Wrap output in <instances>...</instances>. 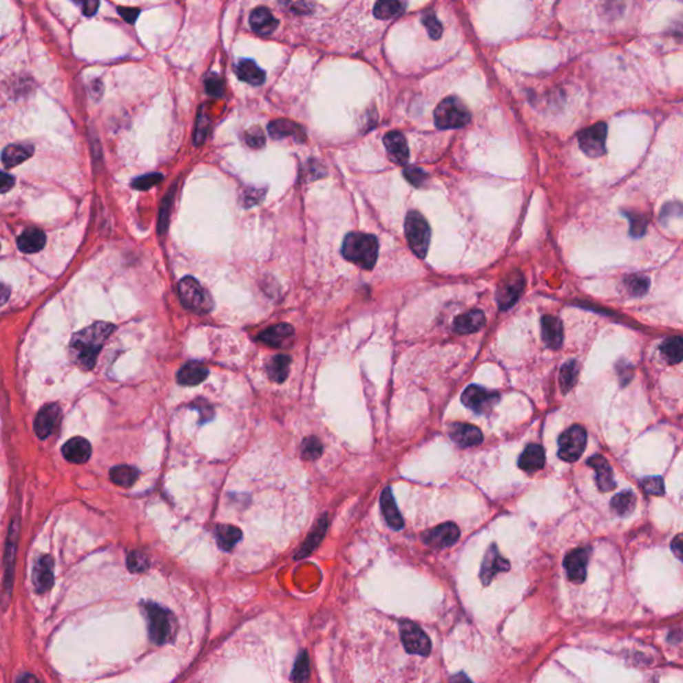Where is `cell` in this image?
I'll list each match as a JSON object with an SVG mask.
<instances>
[{
	"instance_id": "6da1fadb",
	"label": "cell",
	"mask_w": 683,
	"mask_h": 683,
	"mask_svg": "<svg viewBox=\"0 0 683 683\" xmlns=\"http://www.w3.org/2000/svg\"><path fill=\"white\" fill-rule=\"evenodd\" d=\"M115 326L106 322H96L83 330L75 333L70 342V355L75 364L85 370H91Z\"/></svg>"
},
{
	"instance_id": "7a4b0ae2",
	"label": "cell",
	"mask_w": 683,
	"mask_h": 683,
	"mask_svg": "<svg viewBox=\"0 0 683 683\" xmlns=\"http://www.w3.org/2000/svg\"><path fill=\"white\" fill-rule=\"evenodd\" d=\"M378 239L374 235L363 233H350L344 238L342 246L343 256L362 267L364 270H371L378 259Z\"/></svg>"
},
{
	"instance_id": "3957f363",
	"label": "cell",
	"mask_w": 683,
	"mask_h": 683,
	"mask_svg": "<svg viewBox=\"0 0 683 683\" xmlns=\"http://www.w3.org/2000/svg\"><path fill=\"white\" fill-rule=\"evenodd\" d=\"M182 304L198 314L209 313L213 308V299L203 286L192 277H183L178 284Z\"/></svg>"
},
{
	"instance_id": "277c9868",
	"label": "cell",
	"mask_w": 683,
	"mask_h": 683,
	"mask_svg": "<svg viewBox=\"0 0 683 683\" xmlns=\"http://www.w3.org/2000/svg\"><path fill=\"white\" fill-rule=\"evenodd\" d=\"M470 118L467 107L455 96H448L435 109V126L441 129L465 127Z\"/></svg>"
},
{
	"instance_id": "5b68a950",
	"label": "cell",
	"mask_w": 683,
	"mask_h": 683,
	"mask_svg": "<svg viewBox=\"0 0 683 683\" xmlns=\"http://www.w3.org/2000/svg\"><path fill=\"white\" fill-rule=\"evenodd\" d=\"M405 233L412 253L419 258H425L430 244V226L422 213L417 211L407 213Z\"/></svg>"
},
{
	"instance_id": "8992f818",
	"label": "cell",
	"mask_w": 683,
	"mask_h": 683,
	"mask_svg": "<svg viewBox=\"0 0 683 683\" xmlns=\"http://www.w3.org/2000/svg\"><path fill=\"white\" fill-rule=\"evenodd\" d=\"M587 443V432L582 426H571L559 437V458L576 462L583 454Z\"/></svg>"
},
{
	"instance_id": "52a82bcc",
	"label": "cell",
	"mask_w": 683,
	"mask_h": 683,
	"mask_svg": "<svg viewBox=\"0 0 683 683\" xmlns=\"http://www.w3.org/2000/svg\"><path fill=\"white\" fill-rule=\"evenodd\" d=\"M525 287V277L519 270L512 271L503 277L496 288V303L501 310H509L521 297Z\"/></svg>"
},
{
	"instance_id": "ba28073f",
	"label": "cell",
	"mask_w": 683,
	"mask_h": 683,
	"mask_svg": "<svg viewBox=\"0 0 683 683\" xmlns=\"http://www.w3.org/2000/svg\"><path fill=\"white\" fill-rule=\"evenodd\" d=\"M501 397L498 392L487 391L481 386H469L462 394V403L476 414H485L498 405Z\"/></svg>"
},
{
	"instance_id": "9c48e42d",
	"label": "cell",
	"mask_w": 683,
	"mask_h": 683,
	"mask_svg": "<svg viewBox=\"0 0 683 683\" xmlns=\"http://www.w3.org/2000/svg\"><path fill=\"white\" fill-rule=\"evenodd\" d=\"M607 127L605 123H597L582 131L578 136L579 146L590 158H599L606 152Z\"/></svg>"
},
{
	"instance_id": "30bf717a",
	"label": "cell",
	"mask_w": 683,
	"mask_h": 683,
	"mask_svg": "<svg viewBox=\"0 0 683 683\" xmlns=\"http://www.w3.org/2000/svg\"><path fill=\"white\" fill-rule=\"evenodd\" d=\"M147 618H149V637L158 644L165 643L170 638L172 633L171 619L169 613L158 606L147 607Z\"/></svg>"
},
{
	"instance_id": "8fae6325",
	"label": "cell",
	"mask_w": 683,
	"mask_h": 683,
	"mask_svg": "<svg viewBox=\"0 0 683 683\" xmlns=\"http://www.w3.org/2000/svg\"><path fill=\"white\" fill-rule=\"evenodd\" d=\"M459 535H461V532H459L458 526L448 522V523L439 525V526L434 527L432 530L427 532L423 535V540L430 547L441 550V549H446V547L452 546L459 539Z\"/></svg>"
},
{
	"instance_id": "7c38bea8",
	"label": "cell",
	"mask_w": 683,
	"mask_h": 683,
	"mask_svg": "<svg viewBox=\"0 0 683 683\" xmlns=\"http://www.w3.org/2000/svg\"><path fill=\"white\" fill-rule=\"evenodd\" d=\"M62 411L56 403L44 406L35 419V432L41 439L48 438L61 423Z\"/></svg>"
},
{
	"instance_id": "4fadbf2b",
	"label": "cell",
	"mask_w": 683,
	"mask_h": 683,
	"mask_svg": "<svg viewBox=\"0 0 683 683\" xmlns=\"http://www.w3.org/2000/svg\"><path fill=\"white\" fill-rule=\"evenodd\" d=\"M450 438L461 448H471L483 442V434L478 427L455 422L448 426Z\"/></svg>"
},
{
	"instance_id": "5bb4252c",
	"label": "cell",
	"mask_w": 683,
	"mask_h": 683,
	"mask_svg": "<svg viewBox=\"0 0 683 683\" xmlns=\"http://www.w3.org/2000/svg\"><path fill=\"white\" fill-rule=\"evenodd\" d=\"M589 556V549H576L565 558V569L570 580L576 583H582L585 580Z\"/></svg>"
},
{
	"instance_id": "9a60e30c",
	"label": "cell",
	"mask_w": 683,
	"mask_h": 683,
	"mask_svg": "<svg viewBox=\"0 0 683 683\" xmlns=\"http://www.w3.org/2000/svg\"><path fill=\"white\" fill-rule=\"evenodd\" d=\"M294 328L288 323H279L267 330H264L259 337L258 341L270 346V347H286L288 346L294 339Z\"/></svg>"
},
{
	"instance_id": "2e32d148",
	"label": "cell",
	"mask_w": 683,
	"mask_h": 683,
	"mask_svg": "<svg viewBox=\"0 0 683 683\" xmlns=\"http://www.w3.org/2000/svg\"><path fill=\"white\" fill-rule=\"evenodd\" d=\"M587 465L596 470V474H597V486L599 491L607 492V491H611L616 489V481H614V476H613V469H611L610 463L607 462V459L605 456H602L599 454L598 455H593L591 458H589Z\"/></svg>"
},
{
	"instance_id": "e0dca14e",
	"label": "cell",
	"mask_w": 683,
	"mask_h": 683,
	"mask_svg": "<svg viewBox=\"0 0 683 683\" xmlns=\"http://www.w3.org/2000/svg\"><path fill=\"white\" fill-rule=\"evenodd\" d=\"M384 147L390 159L397 165H406L408 160V147L405 136L398 131H391L384 135Z\"/></svg>"
},
{
	"instance_id": "ac0fdd59",
	"label": "cell",
	"mask_w": 683,
	"mask_h": 683,
	"mask_svg": "<svg viewBox=\"0 0 683 683\" xmlns=\"http://www.w3.org/2000/svg\"><path fill=\"white\" fill-rule=\"evenodd\" d=\"M91 451H92V448H91L90 442L82 437L71 438L70 441H67V443H64L63 448H62L64 458L68 462L75 463V465L85 463L91 456Z\"/></svg>"
},
{
	"instance_id": "d6986e66",
	"label": "cell",
	"mask_w": 683,
	"mask_h": 683,
	"mask_svg": "<svg viewBox=\"0 0 683 683\" xmlns=\"http://www.w3.org/2000/svg\"><path fill=\"white\" fill-rule=\"evenodd\" d=\"M269 134L277 139H284V138H293L297 142H304L306 140V132L302 126L298 123L287 120V119H277L269 125Z\"/></svg>"
},
{
	"instance_id": "ffe728a7",
	"label": "cell",
	"mask_w": 683,
	"mask_h": 683,
	"mask_svg": "<svg viewBox=\"0 0 683 683\" xmlns=\"http://www.w3.org/2000/svg\"><path fill=\"white\" fill-rule=\"evenodd\" d=\"M509 569H510L509 562L499 555L496 546L492 545L487 550V554L485 556L482 570H481V578H482L483 583L487 585L496 573L507 571Z\"/></svg>"
},
{
	"instance_id": "44dd1931",
	"label": "cell",
	"mask_w": 683,
	"mask_h": 683,
	"mask_svg": "<svg viewBox=\"0 0 683 683\" xmlns=\"http://www.w3.org/2000/svg\"><path fill=\"white\" fill-rule=\"evenodd\" d=\"M52 570H54V562L50 556H42L36 562L32 573V580L38 591H45L52 586L54 583Z\"/></svg>"
},
{
	"instance_id": "7402d4cb",
	"label": "cell",
	"mask_w": 683,
	"mask_h": 683,
	"mask_svg": "<svg viewBox=\"0 0 683 683\" xmlns=\"http://www.w3.org/2000/svg\"><path fill=\"white\" fill-rule=\"evenodd\" d=\"M542 337L549 347L559 348L563 342V326L560 319L554 315H545L542 318Z\"/></svg>"
},
{
	"instance_id": "603a6c76",
	"label": "cell",
	"mask_w": 683,
	"mask_h": 683,
	"mask_svg": "<svg viewBox=\"0 0 683 683\" xmlns=\"http://www.w3.org/2000/svg\"><path fill=\"white\" fill-rule=\"evenodd\" d=\"M381 506H382V512H383L386 522L388 523V526L394 530H401L403 527L405 522H403V518L397 507L392 491L390 487H386L382 492Z\"/></svg>"
},
{
	"instance_id": "cb8c5ba5",
	"label": "cell",
	"mask_w": 683,
	"mask_h": 683,
	"mask_svg": "<svg viewBox=\"0 0 683 683\" xmlns=\"http://www.w3.org/2000/svg\"><path fill=\"white\" fill-rule=\"evenodd\" d=\"M250 25L260 35H270L277 30L279 21L267 8H256L250 15Z\"/></svg>"
},
{
	"instance_id": "d4e9b609",
	"label": "cell",
	"mask_w": 683,
	"mask_h": 683,
	"mask_svg": "<svg viewBox=\"0 0 683 683\" xmlns=\"http://www.w3.org/2000/svg\"><path fill=\"white\" fill-rule=\"evenodd\" d=\"M486 323L485 314L481 310H472L459 315L454 322V331L458 334H472L479 331Z\"/></svg>"
},
{
	"instance_id": "484cf974",
	"label": "cell",
	"mask_w": 683,
	"mask_h": 683,
	"mask_svg": "<svg viewBox=\"0 0 683 683\" xmlns=\"http://www.w3.org/2000/svg\"><path fill=\"white\" fill-rule=\"evenodd\" d=\"M546 456H545V450L539 445H529L525 448V451L521 454L518 465L519 467L527 472H534L542 469L545 466Z\"/></svg>"
},
{
	"instance_id": "4316f807",
	"label": "cell",
	"mask_w": 683,
	"mask_h": 683,
	"mask_svg": "<svg viewBox=\"0 0 683 683\" xmlns=\"http://www.w3.org/2000/svg\"><path fill=\"white\" fill-rule=\"evenodd\" d=\"M207 377H209V370L203 364L189 362L178 371L176 379L183 386H196L204 382Z\"/></svg>"
},
{
	"instance_id": "83f0119b",
	"label": "cell",
	"mask_w": 683,
	"mask_h": 683,
	"mask_svg": "<svg viewBox=\"0 0 683 683\" xmlns=\"http://www.w3.org/2000/svg\"><path fill=\"white\" fill-rule=\"evenodd\" d=\"M236 75L240 81L249 83L251 85H260L264 82V71L258 67V64L254 61L250 59H242L236 63L235 67Z\"/></svg>"
},
{
	"instance_id": "f1b7e54d",
	"label": "cell",
	"mask_w": 683,
	"mask_h": 683,
	"mask_svg": "<svg viewBox=\"0 0 683 683\" xmlns=\"http://www.w3.org/2000/svg\"><path fill=\"white\" fill-rule=\"evenodd\" d=\"M45 244V234L39 229H27L18 238V247L25 254L41 251Z\"/></svg>"
},
{
	"instance_id": "f546056e",
	"label": "cell",
	"mask_w": 683,
	"mask_h": 683,
	"mask_svg": "<svg viewBox=\"0 0 683 683\" xmlns=\"http://www.w3.org/2000/svg\"><path fill=\"white\" fill-rule=\"evenodd\" d=\"M34 154V147L30 145H10L3 149L1 160L6 167H15L27 160Z\"/></svg>"
},
{
	"instance_id": "4dcf8cb0",
	"label": "cell",
	"mask_w": 683,
	"mask_h": 683,
	"mask_svg": "<svg viewBox=\"0 0 683 683\" xmlns=\"http://www.w3.org/2000/svg\"><path fill=\"white\" fill-rule=\"evenodd\" d=\"M215 535H216L218 546L224 551L233 550L235 545L242 539V532L238 527L230 525L218 526Z\"/></svg>"
},
{
	"instance_id": "1f68e13d",
	"label": "cell",
	"mask_w": 683,
	"mask_h": 683,
	"mask_svg": "<svg viewBox=\"0 0 683 683\" xmlns=\"http://www.w3.org/2000/svg\"><path fill=\"white\" fill-rule=\"evenodd\" d=\"M290 364H291V358L288 355L273 357L267 364V372L270 379L277 383H282L288 375Z\"/></svg>"
},
{
	"instance_id": "d6a6232c",
	"label": "cell",
	"mask_w": 683,
	"mask_h": 683,
	"mask_svg": "<svg viewBox=\"0 0 683 683\" xmlns=\"http://www.w3.org/2000/svg\"><path fill=\"white\" fill-rule=\"evenodd\" d=\"M637 498L633 491H622L611 499V509L619 516H627L635 510Z\"/></svg>"
},
{
	"instance_id": "836d02e7",
	"label": "cell",
	"mask_w": 683,
	"mask_h": 683,
	"mask_svg": "<svg viewBox=\"0 0 683 683\" xmlns=\"http://www.w3.org/2000/svg\"><path fill=\"white\" fill-rule=\"evenodd\" d=\"M109 476L115 485L122 486V487H131L136 482V479L139 476V471L135 467L126 466V465L115 466L109 471Z\"/></svg>"
},
{
	"instance_id": "e575fe53",
	"label": "cell",
	"mask_w": 683,
	"mask_h": 683,
	"mask_svg": "<svg viewBox=\"0 0 683 683\" xmlns=\"http://www.w3.org/2000/svg\"><path fill=\"white\" fill-rule=\"evenodd\" d=\"M661 353L671 364L681 362L683 358V341L681 337H670L661 344Z\"/></svg>"
},
{
	"instance_id": "d590c367",
	"label": "cell",
	"mask_w": 683,
	"mask_h": 683,
	"mask_svg": "<svg viewBox=\"0 0 683 683\" xmlns=\"http://www.w3.org/2000/svg\"><path fill=\"white\" fill-rule=\"evenodd\" d=\"M406 6L407 4L403 1H391V0L378 1L374 7V15L378 19H383V21L391 19L401 15L405 11Z\"/></svg>"
},
{
	"instance_id": "8d00e7d4",
	"label": "cell",
	"mask_w": 683,
	"mask_h": 683,
	"mask_svg": "<svg viewBox=\"0 0 683 683\" xmlns=\"http://www.w3.org/2000/svg\"><path fill=\"white\" fill-rule=\"evenodd\" d=\"M578 375H579V363L576 361H569L562 366L559 374V384L563 394H567L574 387Z\"/></svg>"
},
{
	"instance_id": "74e56055",
	"label": "cell",
	"mask_w": 683,
	"mask_h": 683,
	"mask_svg": "<svg viewBox=\"0 0 683 683\" xmlns=\"http://www.w3.org/2000/svg\"><path fill=\"white\" fill-rule=\"evenodd\" d=\"M327 530V515H323L315 527V530L313 532V534L308 536V540L306 542V545L302 547V551L299 556H303V555H307L310 551H313L315 549V546L318 545L320 542V539L323 538V535L326 533Z\"/></svg>"
},
{
	"instance_id": "f35d334b",
	"label": "cell",
	"mask_w": 683,
	"mask_h": 683,
	"mask_svg": "<svg viewBox=\"0 0 683 683\" xmlns=\"http://www.w3.org/2000/svg\"><path fill=\"white\" fill-rule=\"evenodd\" d=\"M323 446L319 439L315 437H308L303 441L302 445V458L306 461H315L322 455Z\"/></svg>"
},
{
	"instance_id": "ab89813d",
	"label": "cell",
	"mask_w": 683,
	"mask_h": 683,
	"mask_svg": "<svg viewBox=\"0 0 683 683\" xmlns=\"http://www.w3.org/2000/svg\"><path fill=\"white\" fill-rule=\"evenodd\" d=\"M308 677H310V663H308L307 653L303 651L299 655L297 663H295L294 673H293V681L295 683H307Z\"/></svg>"
},
{
	"instance_id": "60d3db41",
	"label": "cell",
	"mask_w": 683,
	"mask_h": 683,
	"mask_svg": "<svg viewBox=\"0 0 683 683\" xmlns=\"http://www.w3.org/2000/svg\"><path fill=\"white\" fill-rule=\"evenodd\" d=\"M649 286H650V282H649V279L646 277L635 275V277H630L626 279V287H627L629 293L633 297L644 295L647 293V290H649Z\"/></svg>"
},
{
	"instance_id": "b9f144b4",
	"label": "cell",
	"mask_w": 683,
	"mask_h": 683,
	"mask_svg": "<svg viewBox=\"0 0 683 683\" xmlns=\"http://www.w3.org/2000/svg\"><path fill=\"white\" fill-rule=\"evenodd\" d=\"M163 180V175L162 174H149V175H143L140 178H136L134 182H132V187H135L136 190H149L151 187H154L155 185L160 183Z\"/></svg>"
},
{
	"instance_id": "7bdbcfd3",
	"label": "cell",
	"mask_w": 683,
	"mask_h": 683,
	"mask_svg": "<svg viewBox=\"0 0 683 683\" xmlns=\"http://www.w3.org/2000/svg\"><path fill=\"white\" fill-rule=\"evenodd\" d=\"M127 566L128 569L134 573H140V571H145L149 566V560H147V556L143 554V553H139V551H134L131 554L128 555L127 558Z\"/></svg>"
},
{
	"instance_id": "ee69618b",
	"label": "cell",
	"mask_w": 683,
	"mask_h": 683,
	"mask_svg": "<svg viewBox=\"0 0 683 683\" xmlns=\"http://www.w3.org/2000/svg\"><path fill=\"white\" fill-rule=\"evenodd\" d=\"M626 215L630 220V234L633 235L634 238H640L644 234L646 226H647L646 218L640 213H626Z\"/></svg>"
},
{
	"instance_id": "f6af8a7d",
	"label": "cell",
	"mask_w": 683,
	"mask_h": 683,
	"mask_svg": "<svg viewBox=\"0 0 683 683\" xmlns=\"http://www.w3.org/2000/svg\"><path fill=\"white\" fill-rule=\"evenodd\" d=\"M422 21H423V24H425V27H426L427 31H428V34H430V36L432 39L441 38V35H442V25H441V23L435 18V15L431 11H427L426 14L423 15Z\"/></svg>"
},
{
	"instance_id": "bcb514c9",
	"label": "cell",
	"mask_w": 683,
	"mask_h": 683,
	"mask_svg": "<svg viewBox=\"0 0 683 683\" xmlns=\"http://www.w3.org/2000/svg\"><path fill=\"white\" fill-rule=\"evenodd\" d=\"M643 490L646 491L647 494H651V495H663L664 494V485H663V479L660 478V476H653V478H644L642 482H640Z\"/></svg>"
},
{
	"instance_id": "7dc6e473",
	"label": "cell",
	"mask_w": 683,
	"mask_h": 683,
	"mask_svg": "<svg viewBox=\"0 0 683 683\" xmlns=\"http://www.w3.org/2000/svg\"><path fill=\"white\" fill-rule=\"evenodd\" d=\"M206 91L213 96V98H219L222 96L223 94V81L222 78L218 75V74H210L207 75L206 78Z\"/></svg>"
},
{
	"instance_id": "c3c4849f",
	"label": "cell",
	"mask_w": 683,
	"mask_h": 683,
	"mask_svg": "<svg viewBox=\"0 0 683 683\" xmlns=\"http://www.w3.org/2000/svg\"><path fill=\"white\" fill-rule=\"evenodd\" d=\"M246 142L253 149H260V147H263L264 146V135H263L262 129L259 127L251 128L246 134Z\"/></svg>"
},
{
	"instance_id": "681fc988",
	"label": "cell",
	"mask_w": 683,
	"mask_h": 683,
	"mask_svg": "<svg viewBox=\"0 0 683 683\" xmlns=\"http://www.w3.org/2000/svg\"><path fill=\"white\" fill-rule=\"evenodd\" d=\"M405 178L414 186H421L427 179V174L417 167H407L405 170Z\"/></svg>"
},
{
	"instance_id": "f907efd6",
	"label": "cell",
	"mask_w": 683,
	"mask_h": 683,
	"mask_svg": "<svg viewBox=\"0 0 683 683\" xmlns=\"http://www.w3.org/2000/svg\"><path fill=\"white\" fill-rule=\"evenodd\" d=\"M172 195L174 192L171 190L167 199H165L163 202V209H162V213H160V219H159V233L162 234L163 230L167 227V218H169V207L171 206V199H172Z\"/></svg>"
},
{
	"instance_id": "816d5d0a",
	"label": "cell",
	"mask_w": 683,
	"mask_h": 683,
	"mask_svg": "<svg viewBox=\"0 0 683 683\" xmlns=\"http://www.w3.org/2000/svg\"><path fill=\"white\" fill-rule=\"evenodd\" d=\"M618 375L619 378L623 381L622 384L627 383L631 381V377H633V367L630 364H624V363H619L618 364Z\"/></svg>"
},
{
	"instance_id": "f5cc1de1",
	"label": "cell",
	"mask_w": 683,
	"mask_h": 683,
	"mask_svg": "<svg viewBox=\"0 0 683 683\" xmlns=\"http://www.w3.org/2000/svg\"><path fill=\"white\" fill-rule=\"evenodd\" d=\"M14 178L3 171H0V193L10 191L14 187Z\"/></svg>"
},
{
	"instance_id": "db71d44e",
	"label": "cell",
	"mask_w": 683,
	"mask_h": 683,
	"mask_svg": "<svg viewBox=\"0 0 683 683\" xmlns=\"http://www.w3.org/2000/svg\"><path fill=\"white\" fill-rule=\"evenodd\" d=\"M120 17L127 21V23H134L136 21V18L139 17V10L138 8H125V7H119L118 8Z\"/></svg>"
},
{
	"instance_id": "11a10c76",
	"label": "cell",
	"mask_w": 683,
	"mask_h": 683,
	"mask_svg": "<svg viewBox=\"0 0 683 683\" xmlns=\"http://www.w3.org/2000/svg\"><path fill=\"white\" fill-rule=\"evenodd\" d=\"M260 199H263V193L260 192V190H250V191L246 192L244 193V199L243 202L246 203V206H254L258 202H260Z\"/></svg>"
},
{
	"instance_id": "9f6ffc18",
	"label": "cell",
	"mask_w": 683,
	"mask_h": 683,
	"mask_svg": "<svg viewBox=\"0 0 683 683\" xmlns=\"http://www.w3.org/2000/svg\"><path fill=\"white\" fill-rule=\"evenodd\" d=\"M83 7V14L87 15V17H92L96 11H98V7H99V1H92V0H88L82 4Z\"/></svg>"
},
{
	"instance_id": "6f0895ef",
	"label": "cell",
	"mask_w": 683,
	"mask_h": 683,
	"mask_svg": "<svg viewBox=\"0 0 683 683\" xmlns=\"http://www.w3.org/2000/svg\"><path fill=\"white\" fill-rule=\"evenodd\" d=\"M671 549H673V551L675 553V555H677V558H678V559H681V558H682V535H678V536L673 540V543H671Z\"/></svg>"
},
{
	"instance_id": "680465c9",
	"label": "cell",
	"mask_w": 683,
	"mask_h": 683,
	"mask_svg": "<svg viewBox=\"0 0 683 683\" xmlns=\"http://www.w3.org/2000/svg\"><path fill=\"white\" fill-rule=\"evenodd\" d=\"M10 295H11V288L7 284L0 283V306L8 300Z\"/></svg>"
},
{
	"instance_id": "91938a15",
	"label": "cell",
	"mask_w": 683,
	"mask_h": 683,
	"mask_svg": "<svg viewBox=\"0 0 683 683\" xmlns=\"http://www.w3.org/2000/svg\"><path fill=\"white\" fill-rule=\"evenodd\" d=\"M18 683H41V681L32 674H23Z\"/></svg>"
},
{
	"instance_id": "94428289",
	"label": "cell",
	"mask_w": 683,
	"mask_h": 683,
	"mask_svg": "<svg viewBox=\"0 0 683 683\" xmlns=\"http://www.w3.org/2000/svg\"><path fill=\"white\" fill-rule=\"evenodd\" d=\"M451 683H471L463 674H458L451 678Z\"/></svg>"
}]
</instances>
